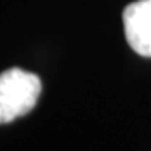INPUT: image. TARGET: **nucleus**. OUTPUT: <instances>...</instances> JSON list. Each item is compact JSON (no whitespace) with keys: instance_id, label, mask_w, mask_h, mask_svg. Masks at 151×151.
Returning <instances> with one entry per match:
<instances>
[{"instance_id":"obj_1","label":"nucleus","mask_w":151,"mask_h":151,"mask_svg":"<svg viewBox=\"0 0 151 151\" xmlns=\"http://www.w3.org/2000/svg\"><path fill=\"white\" fill-rule=\"evenodd\" d=\"M42 91L37 74L19 67L7 69L0 74V124L25 116L35 108Z\"/></svg>"},{"instance_id":"obj_2","label":"nucleus","mask_w":151,"mask_h":151,"mask_svg":"<svg viewBox=\"0 0 151 151\" xmlns=\"http://www.w3.org/2000/svg\"><path fill=\"white\" fill-rule=\"evenodd\" d=\"M124 34L136 54L151 57V0H136L123 12Z\"/></svg>"}]
</instances>
